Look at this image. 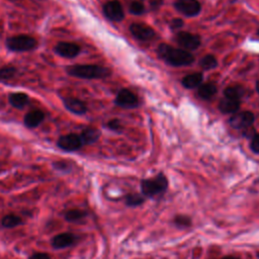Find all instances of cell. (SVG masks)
Here are the masks:
<instances>
[{
	"instance_id": "1",
	"label": "cell",
	"mask_w": 259,
	"mask_h": 259,
	"mask_svg": "<svg viewBox=\"0 0 259 259\" xmlns=\"http://www.w3.org/2000/svg\"><path fill=\"white\" fill-rule=\"evenodd\" d=\"M157 54L160 59L174 67L189 66L194 62V57L190 52L167 44H161L157 49Z\"/></svg>"
},
{
	"instance_id": "2",
	"label": "cell",
	"mask_w": 259,
	"mask_h": 259,
	"mask_svg": "<svg viewBox=\"0 0 259 259\" xmlns=\"http://www.w3.org/2000/svg\"><path fill=\"white\" fill-rule=\"evenodd\" d=\"M66 72L72 77L81 79H104L112 73L109 68L92 64L71 65L66 68Z\"/></svg>"
},
{
	"instance_id": "3",
	"label": "cell",
	"mask_w": 259,
	"mask_h": 259,
	"mask_svg": "<svg viewBox=\"0 0 259 259\" xmlns=\"http://www.w3.org/2000/svg\"><path fill=\"white\" fill-rule=\"evenodd\" d=\"M168 188V180L163 173L141 181V190L144 197L155 198L162 196Z\"/></svg>"
},
{
	"instance_id": "4",
	"label": "cell",
	"mask_w": 259,
	"mask_h": 259,
	"mask_svg": "<svg viewBox=\"0 0 259 259\" xmlns=\"http://www.w3.org/2000/svg\"><path fill=\"white\" fill-rule=\"evenodd\" d=\"M5 46L11 52H29L38 47V41L28 35H18L6 39Z\"/></svg>"
},
{
	"instance_id": "5",
	"label": "cell",
	"mask_w": 259,
	"mask_h": 259,
	"mask_svg": "<svg viewBox=\"0 0 259 259\" xmlns=\"http://www.w3.org/2000/svg\"><path fill=\"white\" fill-rule=\"evenodd\" d=\"M175 42L180 45L183 50L186 51L197 50L202 44V40L200 36L191 34V32L188 31L177 32L175 35Z\"/></svg>"
},
{
	"instance_id": "6",
	"label": "cell",
	"mask_w": 259,
	"mask_h": 259,
	"mask_svg": "<svg viewBox=\"0 0 259 259\" xmlns=\"http://www.w3.org/2000/svg\"><path fill=\"white\" fill-rule=\"evenodd\" d=\"M115 104L122 108L129 109V108H136L137 106H139L140 101L139 97L133 91L127 88H123L118 92L115 100Z\"/></svg>"
},
{
	"instance_id": "7",
	"label": "cell",
	"mask_w": 259,
	"mask_h": 259,
	"mask_svg": "<svg viewBox=\"0 0 259 259\" xmlns=\"http://www.w3.org/2000/svg\"><path fill=\"white\" fill-rule=\"evenodd\" d=\"M57 146L63 151L75 152L82 147L83 144L79 135L70 133L67 135L61 136L57 141Z\"/></svg>"
},
{
	"instance_id": "8",
	"label": "cell",
	"mask_w": 259,
	"mask_h": 259,
	"mask_svg": "<svg viewBox=\"0 0 259 259\" xmlns=\"http://www.w3.org/2000/svg\"><path fill=\"white\" fill-rule=\"evenodd\" d=\"M103 10L105 18L110 22L119 23L122 22L125 18V11L123 5L121 4L120 1H118V0H110V1H107L104 5Z\"/></svg>"
},
{
	"instance_id": "9",
	"label": "cell",
	"mask_w": 259,
	"mask_h": 259,
	"mask_svg": "<svg viewBox=\"0 0 259 259\" xmlns=\"http://www.w3.org/2000/svg\"><path fill=\"white\" fill-rule=\"evenodd\" d=\"M174 6L181 13L188 18L199 15L202 10V4L199 0H177Z\"/></svg>"
},
{
	"instance_id": "10",
	"label": "cell",
	"mask_w": 259,
	"mask_h": 259,
	"mask_svg": "<svg viewBox=\"0 0 259 259\" xmlns=\"http://www.w3.org/2000/svg\"><path fill=\"white\" fill-rule=\"evenodd\" d=\"M255 121V116L251 111H241L236 112L231 117L229 123L230 126L237 130H245L252 127Z\"/></svg>"
},
{
	"instance_id": "11",
	"label": "cell",
	"mask_w": 259,
	"mask_h": 259,
	"mask_svg": "<svg viewBox=\"0 0 259 259\" xmlns=\"http://www.w3.org/2000/svg\"><path fill=\"white\" fill-rule=\"evenodd\" d=\"M130 31L135 39L143 42L151 41L156 36L155 30L145 24H132L130 26Z\"/></svg>"
},
{
	"instance_id": "12",
	"label": "cell",
	"mask_w": 259,
	"mask_h": 259,
	"mask_svg": "<svg viewBox=\"0 0 259 259\" xmlns=\"http://www.w3.org/2000/svg\"><path fill=\"white\" fill-rule=\"evenodd\" d=\"M54 51L57 55H59L63 58L73 59L80 54L81 48L79 45H77L75 43L60 42L55 46Z\"/></svg>"
},
{
	"instance_id": "13",
	"label": "cell",
	"mask_w": 259,
	"mask_h": 259,
	"mask_svg": "<svg viewBox=\"0 0 259 259\" xmlns=\"http://www.w3.org/2000/svg\"><path fill=\"white\" fill-rule=\"evenodd\" d=\"M63 104L67 110L77 116H83L87 112V105L81 100L75 97H67L63 100Z\"/></svg>"
},
{
	"instance_id": "14",
	"label": "cell",
	"mask_w": 259,
	"mask_h": 259,
	"mask_svg": "<svg viewBox=\"0 0 259 259\" xmlns=\"http://www.w3.org/2000/svg\"><path fill=\"white\" fill-rule=\"evenodd\" d=\"M45 113L41 109L28 111L24 118V124L28 129H36L45 121Z\"/></svg>"
},
{
	"instance_id": "15",
	"label": "cell",
	"mask_w": 259,
	"mask_h": 259,
	"mask_svg": "<svg viewBox=\"0 0 259 259\" xmlns=\"http://www.w3.org/2000/svg\"><path fill=\"white\" fill-rule=\"evenodd\" d=\"M76 241V236L71 233H62L55 236L52 240V245L55 249H63L73 245Z\"/></svg>"
},
{
	"instance_id": "16",
	"label": "cell",
	"mask_w": 259,
	"mask_h": 259,
	"mask_svg": "<svg viewBox=\"0 0 259 259\" xmlns=\"http://www.w3.org/2000/svg\"><path fill=\"white\" fill-rule=\"evenodd\" d=\"M241 106V100L235 99H228V97H224V99L219 104V109L221 112L225 115H231V113L238 112Z\"/></svg>"
},
{
	"instance_id": "17",
	"label": "cell",
	"mask_w": 259,
	"mask_h": 259,
	"mask_svg": "<svg viewBox=\"0 0 259 259\" xmlns=\"http://www.w3.org/2000/svg\"><path fill=\"white\" fill-rule=\"evenodd\" d=\"M8 103L14 108L23 109L28 104L29 97L25 92H12L8 95Z\"/></svg>"
},
{
	"instance_id": "18",
	"label": "cell",
	"mask_w": 259,
	"mask_h": 259,
	"mask_svg": "<svg viewBox=\"0 0 259 259\" xmlns=\"http://www.w3.org/2000/svg\"><path fill=\"white\" fill-rule=\"evenodd\" d=\"M101 135L102 134H101L100 130H97L96 128H93V127H88V128H85L79 136L83 145H91L100 140Z\"/></svg>"
},
{
	"instance_id": "19",
	"label": "cell",
	"mask_w": 259,
	"mask_h": 259,
	"mask_svg": "<svg viewBox=\"0 0 259 259\" xmlns=\"http://www.w3.org/2000/svg\"><path fill=\"white\" fill-rule=\"evenodd\" d=\"M217 91H218V88L215 83L207 82V83L201 84L199 86L198 95L201 97L202 100L208 101L210 99H213V97L216 95Z\"/></svg>"
},
{
	"instance_id": "20",
	"label": "cell",
	"mask_w": 259,
	"mask_h": 259,
	"mask_svg": "<svg viewBox=\"0 0 259 259\" xmlns=\"http://www.w3.org/2000/svg\"><path fill=\"white\" fill-rule=\"evenodd\" d=\"M203 79H204L203 74L200 72H196V73H191V74L186 75L182 79L181 83L185 88L192 89V88L199 87L203 83Z\"/></svg>"
},
{
	"instance_id": "21",
	"label": "cell",
	"mask_w": 259,
	"mask_h": 259,
	"mask_svg": "<svg viewBox=\"0 0 259 259\" xmlns=\"http://www.w3.org/2000/svg\"><path fill=\"white\" fill-rule=\"evenodd\" d=\"M245 90L242 86L237 85V86H229L224 90V95L225 97H228V99H235V100H241V97L244 95Z\"/></svg>"
},
{
	"instance_id": "22",
	"label": "cell",
	"mask_w": 259,
	"mask_h": 259,
	"mask_svg": "<svg viewBox=\"0 0 259 259\" xmlns=\"http://www.w3.org/2000/svg\"><path fill=\"white\" fill-rule=\"evenodd\" d=\"M18 73V68L12 66V65H5V66L0 68V80L9 81L13 79Z\"/></svg>"
},
{
	"instance_id": "23",
	"label": "cell",
	"mask_w": 259,
	"mask_h": 259,
	"mask_svg": "<svg viewBox=\"0 0 259 259\" xmlns=\"http://www.w3.org/2000/svg\"><path fill=\"white\" fill-rule=\"evenodd\" d=\"M200 66L205 70H212L217 68L218 61L215 56L213 55H207L203 57L200 61Z\"/></svg>"
},
{
	"instance_id": "24",
	"label": "cell",
	"mask_w": 259,
	"mask_h": 259,
	"mask_svg": "<svg viewBox=\"0 0 259 259\" xmlns=\"http://www.w3.org/2000/svg\"><path fill=\"white\" fill-rule=\"evenodd\" d=\"M86 217V213L84 210L81 209H70L65 214V220L71 222V223H76L81 220H83Z\"/></svg>"
},
{
	"instance_id": "25",
	"label": "cell",
	"mask_w": 259,
	"mask_h": 259,
	"mask_svg": "<svg viewBox=\"0 0 259 259\" xmlns=\"http://www.w3.org/2000/svg\"><path fill=\"white\" fill-rule=\"evenodd\" d=\"M145 202V197L140 193H130L126 197V205L129 207H138Z\"/></svg>"
},
{
	"instance_id": "26",
	"label": "cell",
	"mask_w": 259,
	"mask_h": 259,
	"mask_svg": "<svg viewBox=\"0 0 259 259\" xmlns=\"http://www.w3.org/2000/svg\"><path fill=\"white\" fill-rule=\"evenodd\" d=\"M22 224V219L15 215H7L2 219V226L5 228H14V227H18Z\"/></svg>"
},
{
	"instance_id": "27",
	"label": "cell",
	"mask_w": 259,
	"mask_h": 259,
	"mask_svg": "<svg viewBox=\"0 0 259 259\" xmlns=\"http://www.w3.org/2000/svg\"><path fill=\"white\" fill-rule=\"evenodd\" d=\"M129 10L132 14L141 15V14L145 13L146 8H145V5L143 4V2L138 1V0H134V1H132L131 4H130Z\"/></svg>"
},
{
	"instance_id": "28",
	"label": "cell",
	"mask_w": 259,
	"mask_h": 259,
	"mask_svg": "<svg viewBox=\"0 0 259 259\" xmlns=\"http://www.w3.org/2000/svg\"><path fill=\"white\" fill-rule=\"evenodd\" d=\"M106 128L109 129L110 131L112 132H116V133H121L123 131V125L121 123L120 120L118 119H113V120H110L109 122L106 123Z\"/></svg>"
},
{
	"instance_id": "29",
	"label": "cell",
	"mask_w": 259,
	"mask_h": 259,
	"mask_svg": "<svg viewBox=\"0 0 259 259\" xmlns=\"http://www.w3.org/2000/svg\"><path fill=\"white\" fill-rule=\"evenodd\" d=\"M174 224L177 227H183V228H187L191 225V219L187 216H176L174 218Z\"/></svg>"
},
{
	"instance_id": "30",
	"label": "cell",
	"mask_w": 259,
	"mask_h": 259,
	"mask_svg": "<svg viewBox=\"0 0 259 259\" xmlns=\"http://www.w3.org/2000/svg\"><path fill=\"white\" fill-rule=\"evenodd\" d=\"M250 149L253 153L255 154H259V133L255 134L252 138H251V142H250Z\"/></svg>"
},
{
	"instance_id": "31",
	"label": "cell",
	"mask_w": 259,
	"mask_h": 259,
	"mask_svg": "<svg viewBox=\"0 0 259 259\" xmlns=\"http://www.w3.org/2000/svg\"><path fill=\"white\" fill-rule=\"evenodd\" d=\"M53 165H54V168L59 171H66L70 169L69 163H67L66 161H56L54 162Z\"/></svg>"
},
{
	"instance_id": "32",
	"label": "cell",
	"mask_w": 259,
	"mask_h": 259,
	"mask_svg": "<svg viewBox=\"0 0 259 259\" xmlns=\"http://www.w3.org/2000/svg\"><path fill=\"white\" fill-rule=\"evenodd\" d=\"M163 2L164 0H149V5L151 10L153 11L158 10L162 6V4H163Z\"/></svg>"
},
{
	"instance_id": "33",
	"label": "cell",
	"mask_w": 259,
	"mask_h": 259,
	"mask_svg": "<svg viewBox=\"0 0 259 259\" xmlns=\"http://www.w3.org/2000/svg\"><path fill=\"white\" fill-rule=\"evenodd\" d=\"M184 26V22L181 19H173L170 23V27L172 29L181 28Z\"/></svg>"
},
{
	"instance_id": "34",
	"label": "cell",
	"mask_w": 259,
	"mask_h": 259,
	"mask_svg": "<svg viewBox=\"0 0 259 259\" xmlns=\"http://www.w3.org/2000/svg\"><path fill=\"white\" fill-rule=\"evenodd\" d=\"M29 259H51V258L46 253H36L34 255H31Z\"/></svg>"
},
{
	"instance_id": "35",
	"label": "cell",
	"mask_w": 259,
	"mask_h": 259,
	"mask_svg": "<svg viewBox=\"0 0 259 259\" xmlns=\"http://www.w3.org/2000/svg\"><path fill=\"white\" fill-rule=\"evenodd\" d=\"M222 259H240V258H237V257H234V256H226Z\"/></svg>"
},
{
	"instance_id": "36",
	"label": "cell",
	"mask_w": 259,
	"mask_h": 259,
	"mask_svg": "<svg viewBox=\"0 0 259 259\" xmlns=\"http://www.w3.org/2000/svg\"><path fill=\"white\" fill-rule=\"evenodd\" d=\"M256 90H257V92L259 94V80L256 82Z\"/></svg>"
},
{
	"instance_id": "37",
	"label": "cell",
	"mask_w": 259,
	"mask_h": 259,
	"mask_svg": "<svg viewBox=\"0 0 259 259\" xmlns=\"http://www.w3.org/2000/svg\"><path fill=\"white\" fill-rule=\"evenodd\" d=\"M257 35H258V36H259V29H258V30H257Z\"/></svg>"
}]
</instances>
